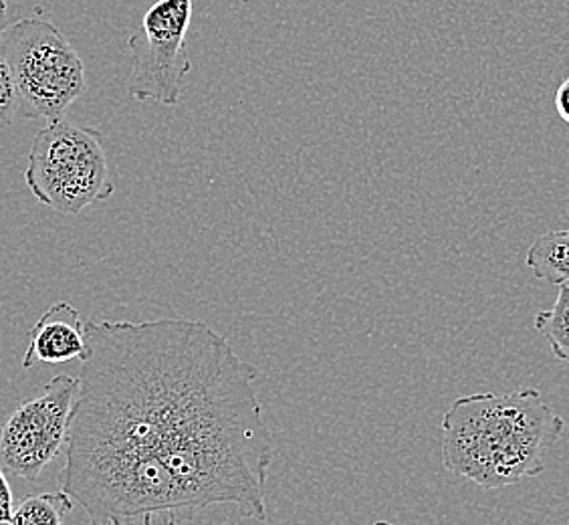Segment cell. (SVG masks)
<instances>
[{
    "label": "cell",
    "instance_id": "obj_1",
    "mask_svg": "<svg viewBox=\"0 0 569 525\" xmlns=\"http://www.w3.org/2000/svg\"><path fill=\"white\" fill-rule=\"evenodd\" d=\"M86 338L59 485L89 525L264 522L273 437L229 339L187 318L89 319Z\"/></svg>",
    "mask_w": 569,
    "mask_h": 525
},
{
    "label": "cell",
    "instance_id": "obj_2",
    "mask_svg": "<svg viewBox=\"0 0 569 525\" xmlns=\"http://www.w3.org/2000/svg\"><path fill=\"white\" fill-rule=\"evenodd\" d=\"M442 465L482 489H499L546 470L566 423L536 388L469 394L442 418Z\"/></svg>",
    "mask_w": 569,
    "mask_h": 525
},
{
    "label": "cell",
    "instance_id": "obj_3",
    "mask_svg": "<svg viewBox=\"0 0 569 525\" xmlns=\"http://www.w3.org/2000/svg\"><path fill=\"white\" fill-rule=\"evenodd\" d=\"M101 131L67 120L47 121L34 133L24 182L33 197L61 215L103 202L113 195Z\"/></svg>",
    "mask_w": 569,
    "mask_h": 525
},
{
    "label": "cell",
    "instance_id": "obj_4",
    "mask_svg": "<svg viewBox=\"0 0 569 525\" xmlns=\"http://www.w3.org/2000/svg\"><path fill=\"white\" fill-rule=\"evenodd\" d=\"M19 96V116L27 120H63L86 93V66L53 22L29 17L0 37Z\"/></svg>",
    "mask_w": 569,
    "mask_h": 525
},
{
    "label": "cell",
    "instance_id": "obj_5",
    "mask_svg": "<svg viewBox=\"0 0 569 525\" xmlns=\"http://www.w3.org/2000/svg\"><path fill=\"white\" fill-rule=\"evenodd\" d=\"M79 380L59 374L0 427V465L12 479L37 482L66 449Z\"/></svg>",
    "mask_w": 569,
    "mask_h": 525
},
{
    "label": "cell",
    "instance_id": "obj_6",
    "mask_svg": "<svg viewBox=\"0 0 569 525\" xmlns=\"http://www.w3.org/2000/svg\"><path fill=\"white\" fill-rule=\"evenodd\" d=\"M192 0H158L142 19V34L128 39L132 76L128 93L140 101L178 106L184 79L192 71L187 34Z\"/></svg>",
    "mask_w": 569,
    "mask_h": 525
},
{
    "label": "cell",
    "instance_id": "obj_7",
    "mask_svg": "<svg viewBox=\"0 0 569 525\" xmlns=\"http://www.w3.org/2000/svg\"><path fill=\"white\" fill-rule=\"evenodd\" d=\"M86 350V321L69 301H59L49 307L29 331V348L22 356V368L31 370L37 364L81 360Z\"/></svg>",
    "mask_w": 569,
    "mask_h": 525
},
{
    "label": "cell",
    "instance_id": "obj_8",
    "mask_svg": "<svg viewBox=\"0 0 569 525\" xmlns=\"http://www.w3.org/2000/svg\"><path fill=\"white\" fill-rule=\"evenodd\" d=\"M527 267L537 279L569 285V229L549 230L527 251Z\"/></svg>",
    "mask_w": 569,
    "mask_h": 525
},
{
    "label": "cell",
    "instance_id": "obj_9",
    "mask_svg": "<svg viewBox=\"0 0 569 525\" xmlns=\"http://www.w3.org/2000/svg\"><path fill=\"white\" fill-rule=\"evenodd\" d=\"M73 505L66 492L29 495L14 507L9 525H63Z\"/></svg>",
    "mask_w": 569,
    "mask_h": 525
},
{
    "label": "cell",
    "instance_id": "obj_10",
    "mask_svg": "<svg viewBox=\"0 0 569 525\" xmlns=\"http://www.w3.org/2000/svg\"><path fill=\"white\" fill-rule=\"evenodd\" d=\"M536 329L548 339L553 356L569 361V285H559L556 304L537 314Z\"/></svg>",
    "mask_w": 569,
    "mask_h": 525
},
{
    "label": "cell",
    "instance_id": "obj_11",
    "mask_svg": "<svg viewBox=\"0 0 569 525\" xmlns=\"http://www.w3.org/2000/svg\"><path fill=\"white\" fill-rule=\"evenodd\" d=\"M17 116H19V96H17L7 57L0 49V130H7L12 126Z\"/></svg>",
    "mask_w": 569,
    "mask_h": 525
},
{
    "label": "cell",
    "instance_id": "obj_12",
    "mask_svg": "<svg viewBox=\"0 0 569 525\" xmlns=\"http://www.w3.org/2000/svg\"><path fill=\"white\" fill-rule=\"evenodd\" d=\"M12 512H14V499H12L11 485L0 465V524H11Z\"/></svg>",
    "mask_w": 569,
    "mask_h": 525
},
{
    "label": "cell",
    "instance_id": "obj_13",
    "mask_svg": "<svg viewBox=\"0 0 569 525\" xmlns=\"http://www.w3.org/2000/svg\"><path fill=\"white\" fill-rule=\"evenodd\" d=\"M556 108H558L559 118L569 126V77H566L558 88Z\"/></svg>",
    "mask_w": 569,
    "mask_h": 525
},
{
    "label": "cell",
    "instance_id": "obj_14",
    "mask_svg": "<svg viewBox=\"0 0 569 525\" xmlns=\"http://www.w3.org/2000/svg\"><path fill=\"white\" fill-rule=\"evenodd\" d=\"M7 21H9V2L0 0V37L7 31Z\"/></svg>",
    "mask_w": 569,
    "mask_h": 525
},
{
    "label": "cell",
    "instance_id": "obj_15",
    "mask_svg": "<svg viewBox=\"0 0 569 525\" xmlns=\"http://www.w3.org/2000/svg\"><path fill=\"white\" fill-rule=\"evenodd\" d=\"M372 525H398V524H392V522H376V524H372Z\"/></svg>",
    "mask_w": 569,
    "mask_h": 525
}]
</instances>
